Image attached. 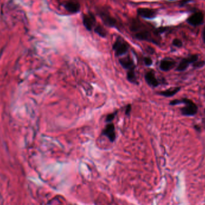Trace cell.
Returning a JSON list of instances; mask_svg holds the SVG:
<instances>
[{"label":"cell","instance_id":"1","mask_svg":"<svg viewBox=\"0 0 205 205\" xmlns=\"http://www.w3.org/2000/svg\"><path fill=\"white\" fill-rule=\"evenodd\" d=\"M183 104L185 106L181 109V114L185 116H193L198 112V107L194 102L190 99L187 98H183L180 100L175 99L171 100L170 102L171 106L178 105Z\"/></svg>","mask_w":205,"mask_h":205},{"label":"cell","instance_id":"2","mask_svg":"<svg viewBox=\"0 0 205 205\" xmlns=\"http://www.w3.org/2000/svg\"><path fill=\"white\" fill-rule=\"evenodd\" d=\"M199 55L197 54L191 55L188 57L183 58L177 66L176 71H183L188 68L189 66L191 64H193L195 61H198Z\"/></svg>","mask_w":205,"mask_h":205},{"label":"cell","instance_id":"3","mask_svg":"<svg viewBox=\"0 0 205 205\" xmlns=\"http://www.w3.org/2000/svg\"><path fill=\"white\" fill-rule=\"evenodd\" d=\"M128 49V46L121 40H116L113 45V49L115 51L117 56H120L125 54Z\"/></svg>","mask_w":205,"mask_h":205},{"label":"cell","instance_id":"4","mask_svg":"<svg viewBox=\"0 0 205 205\" xmlns=\"http://www.w3.org/2000/svg\"><path fill=\"white\" fill-rule=\"evenodd\" d=\"M176 61L171 58H166L161 61L159 64V68L163 71H168L175 67L176 66Z\"/></svg>","mask_w":205,"mask_h":205},{"label":"cell","instance_id":"5","mask_svg":"<svg viewBox=\"0 0 205 205\" xmlns=\"http://www.w3.org/2000/svg\"><path fill=\"white\" fill-rule=\"evenodd\" d=\"M203 14L201 12H197L191 15L187 19V22L191 25L197 26L203 22Z\"/></svg>","mask_w":205,"mask_h":205},{"label":"cell","instance_id":"6","mask_svg":"<svg viewBox=\"0 0 205 205\" xmlns=\"http://www.w3.org/2000/svg\"><path fill=\"white\" fill-rule=\"evenodd\" d=\"M102 134L108 137L111 142H114L116 139V134L115 132V125L114 124L111 123L106 125L105 128L102 130Z\"/></svg>","mask_w":205,"mask_h":205},{"label":"cell","instance_id":"7","mask_svg":"<svg viewBox=\"0 0 205 205\" xmlns=\"http://www.w3.org/2000/svg\"><path fill=\"white\" fill-rule=\"evenodd\" d=\"M145 80L149 85L152 87H157L159 85V82L156 79L155 73L153 71H148L145 74Z\"/></svg>","mask_w":205,"mask_h":205},{"label":"cell","instance_id":"8","mask_svg":"<svg viewBox=\"0 0 205 205\" xmlns=\"http://www.w3.org/2000/svg\"><path fill=\"white\" fill-rule=\"evenodd\" d=\"M137 13L139 15L143 18L152 19L156 16V12L155 10L147 8H140L137 10Z\"/></svg>","mask_w":205,"mask_h":205},{"label":"cell","instance_id":"9","mask_svg":"<svg viewBox=\"0 0 205 205\" xmlns=\"http://www.w3.org/2000/svg\"><path fill=\"white\" fill-rule=\"evenodd\" d=\"M95 22V19L94 16L92 14H85L83 17V23L85 27L89 31H90L92 28V26L94 25Z\"/></svg>","mask_w":205,"mask_h":205},{"label":"cell","instance_id":"10","mask_svg":"<svg viewBox=\"0 0 205 205\" xmlns=\"http://www.w3.org/2000/svg\"><path fill=\"white\" fill-rule=\"evenodd\" d=\"M119 61L123 68L127 69V70H130L131 68H135V66L134 64L133 61L130 57L121 58Z\"/></svg>","mask_w":205,"mask_h":205},{"label":"cell","instance_id":"11","mask_svg":"<svg viewBox=\"0 0 205 205\" xmlns=\"http://www.w3.org/2000/svg\"><path fill=\"white\" fill-rule=\"evenodd\" d=\"M65 9L71 13H77L79 11L80 5L76 1H68L64 5Z\"/></svg>","mask_w":205,"mask_h":205},{"label":"cell","instance_id":"12","mask_svg":"<svg viewBox=\"0 0 205 205\" xmlns=\"http://www.w3.org/2000/svg\"><path fill=\"white\" fill-rule=\"evenodd\" d=\"M181 87H176V88H171L169 90H165V91H161L159 92V94L164 96L165 97H171L176 95L178 92L181 91Z\"/></svg>","mask_w":205,"mask_h":205},{"label":"cell","instance_id":"13","mask_svg":"<svg viewBox=\"0 0 205 205\" xmlns=\"http://www.w3.org/2000/svg\"><path fill=\"white\" fill-rule=\"evenodd\" d=\"M101 17L103 22L106 25L109 26H114L116 25V21L109 15L102 13L101 14Z\"/></svg>","mask_w":205,"mask_h":205},{"label":"cell","instance_id":"14","mask_svg":"<svg viewBox=\"0 0 205 205\" xmlns=\"http://www.w3.org/2000/svg\"><path fill=\"white\" fill-rule=\"evenodd\" d=\"M136 37L140 40H150L151 34L148 31H141L136 34Z\"/></svg>","mask_w":205,"mask_h":205},{"label":"cell","instance_id":"15","mask_svg":"<svg viewBox=\"0 0 205 205\" xmlns=\"http://www.w3.org/2000/svg\"><path fill=\"white\" fill-rule=\"evenodd\" d=\"M127 79L130 82L132 83H136V77L135 72V68H131L128 70L127 75Z\"/></svg>","mask_w":205,"mask_h":205},{"label":"cell","instance_id":"16","mask_svg":"<svg viewBox=\"0 0 205 205\" xmlns=\"http://www.w3.org/2000/svg\"><path fill=\"white\" fill-rule=\"evenodd\" d=\"M94 31L97 34H98L100 36H101L102 37H105L107 35V32H106V30L100 25L96 26Z\"/></svg>","mask_w":205,"mask_h":205},{"label":"cell","instance_id":"17","mask_svg":"<svg viewBox=\"0 0 205 205\" xmlns=\"http://www.w3.org/2000/svg\"><path fill=\"white\" fill-rule=\"evenodd\" d=\"M193 64V67L194 68H202L205 66V61H197L195 62H194Z\"/></svg>","mask_w":205,"mask_h":205},{"label":"cell","instance_id":"18","mask_svg":"<svg viewBox=\"0 0 205 205\" xmlns=\"http://www.w3.org/2000/svg\"><path fill=\"white\" fill-rule=\"evenodd\" d=\"M117 112H115V113H112V114H109L106 119V121L107 123H110L111 121H112L115 117V115L116 114Z\"/></svg>","mask_w":205,"mask_h":205},{"label":"cell","instance_id":"19","mask_svg":"<svg viewBox=\"0 0 205 205\" xmlns=\"http://www.w3.org/2000/svg\"><path fill=\"white\" fill-rule=\"evenodd\" d=\"M173 45L177 47H181L182 46V42L179 40V39H178V38H175L173 40Z\"/></svg>","mask_w":205,"mask_h":205},{"label":"cell","instance_id":"20","mask_svg":"<svg viewBox=\"0 0 205 205\" xmlns=\"http://www.w3.org/2000/svg\"><path fill=\"white\" fill-rule=\"evenodd\" d=\"M144 62H145V64L146 66H151L152 64L153 61H152V59L151 58L146 57V58H144Z\"/></svg>","mask_w":205,"mask_h":205},{"label":"cell","instance_id":"21","mask_svg":"<svg viewBox=\"0 0 205 205\" xmlns=\"http://www.w3.org/2000/svg\"><path fill=\"white\" fill-rule=\"evenodd\" d=\"M131 106L130 104H128L125 109V114L127 115H129L131 112Z\"/></svg>","mask_w":205,"mask_h":205},{"label":"cell","instance_id":"22","mask_svg":"<svg viewBox=\"0 0 205 205\" xmlns=\"http://www.w3.org/2000/svg\"><path fill=\"white\" fill-rule=\"evenodd\" d=\"M194 127L195 130L197 131H198V132H200V131H201V127H200L199 125H195Z\"/></svg>","mask_w":205,"mask_h":205},{"label":"cell","instance_id":"23","mask_svg":"<svg viewBox=\"0 0 205 205\" xmlns=\"http://www.w3.org/2000/svg\"><path fill=\"white\" fill-rule=\"evenodd\" d=\"M191 0H182V1L181 2V6H183L185 4H186L187 3H188V2L191 1Z\"/></svg>","mask_w":205,"mask_h":205},{"label":"cell","instance_id":"24","mask_svg":"<svg viewBox=\"0 0 205 205\" xmlns=\"http://www.w3.org/2000/svg\"><path fill=\"white\" fill-rule=\"evenodd\" d=\"M166 30V28H160L157 30V31L159 33H163L164 31H165Z\"/></svg>","mask_w":205,"mask_h":205},{"label":"cell","instance_id":"25","mask_svg":"<svg viewBox=\"0 0 205 205\" xmlns=\"http://www.w3.org/2000/svg\"><path fill=\"white\" fill-rule=\"evenodd\" d=\"M203 41L205 43V26L204 30H203Z\"/></svg>","mask_w":205,"mask_h":205},{"label":"cell","instance_id":"26","mask_svg":"<svg viewBox=\"0 0 205 205\" xmlns=\"http://www.w3.org/2000/svg\"><path fill=\"white\" fill-rule=\"evenodd\" d=\"M204 112H205V110H204Z\"/></svg>","mask_w":205,"mask_h":205}]
</instances>
